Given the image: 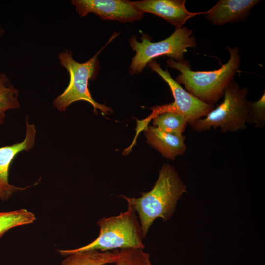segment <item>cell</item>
<instances>
[{
	"label": "cell",
	"mask_w": 265,
	"mask_h": 265,
	"mask_svg": "<svg viewBox=\"0 0 265 265\" xmlns=\"http://www.w3.org/2000/svg\"><path fill=\"white\" fill-rule=\"evenodd\" d=\"M72 5L81 17L90 13L102 19L114 20L120 22H133L139 20L144 13L127 0H71Z\"/></svg>",
	"instance_id": "ba28073f"
},
{
	"label": "cell",
	"mask_w": 265,
	"mask_h": 265,
	"mask_svg": "<svg viewBox=\"0 0 265 265\" xmlns=\"http://www.w3.org/2000/svg\"><path fill=\"white\" fill-rule=\"evenodd\" d=\"M186 192V186L172 165L164 164L153 187L143 192L139 198L120 197L137 212L141 231L144 238L151 226L158 218L164 221L173 215L178 200Z\"/></svg>",
	"instance_id": "6da1fadb"
},
{
	"label": "cell",
	"mask_w": 265,
	"mask_h": 265,
	"mask_svg": "<svg viewBox=\"0 0 265 265\" xmlns=\"http://www.w3.org/2000/svg\"><path fill=\"white\" fill-rule=\"evenodd\" d=\"M118 249L101 251L97 250H58V252L66 258L61 265H105L114 263Z\"/></svg>",
	"instance_id": "4fadbf2b"
},
{
	"label": "cell",
	"mask_w": 265,
	"mask_h": 265,
	"mask_svg": "<svg viewBox=\"0 0 265 265\" xmlns=\"http://www.w3.org/2000/svg\"><path fill=\"white\" fill-rule=\"evenodd\" d=\"M259 0H220L209 10L205 17L215 25L235 23L246 19Z\"/></svg>",
	"instance_id": "8fae6325"
},
{
	"label": "cell",
	"mask_w": 265,
	"mask_h": 265,
	"mask_svg": "<svg viewBox=\"0 0 265 265\" xmlns=\"http://www.w3.org/2000/svg\"><path fill=\"white\" fill-rule=\"evenodd\" d=\"M150 254L144 249L128 248L118 250L115 265H152Z\"/></svg>",
	"instance_id": "e0dca14e"
},
{
	"label": "cell",
	"mask_w": 265,
	"mask_h": 265,
	"mask_svg": "<svg viewBox=\"0 0 265 265\" xmlns=\"http://www.w3.org/2000/svg\"><path fill=\"white\" fill-rule=\"evenodd\" d=\"M250 109L249 123L255 124L256 128H261L265 124V92L260 98L249 102Z\"/></svg>",
	"instance_id": "ac0fdd59"
},
{
	"label": "cell",
	"mask_w": 265,
	"mask_h": 265,
	"mask_svg": "<svg viewBox=\"0 0 265 265\" xmlns=\"http://www.w3.org/2000/svg\"><path fill=\"white\" fill-rule=\"evenodd\" d=\"M26 123V136L22 142L0 147V199L2 201L9 199L14 193L33 186L20 188L10 184L8 181L10 166L16 156L22 151L32 149L35 144L37 133L35 125L29 123L27 116Z\"/></svg>",
	"instance_id": "9c48e42d"
},
{
	"label": "cell",
	"mask_w": 265,
	"mask_h": 265,
	"mask_svg": "<svg viewBox=\"0 0 265 265\" xmlns=\"http://www.w3.org/2000/svg\"><path fill=\"white\" fill-rule=\"evenodd\" d=\"M36 219L32 212L24 208L0 212V238L9 230L17 226L32 224Z\"/></svg>",
	"instance_id": "9a60e30c"
},
{
	"label": "cell",
	"mask_w": 265,
	"mask_h": 265,
	"mask_svg": "<svg viewBox=\"0 0 265 265\" xmlns=\"http://www.w3.org/2000/svg\"><path fill=\"white\" fill-rule=\"evenodd\" d=\"M193 31L186 27L176 29L166 39L157 42H152L150 37L142 34L141 42L135 36L129 40L130 46L136 52L129 67L131 75L141 72L148 62L154 58L165 55L176 61L184 60V54L187 48L196 47V39L192 36Z\"/></svg>",
	"instance_id": "8992f818"
},
{
	"label": "cell",
	"mask_w": 265,
	"mask_h": 265,
	"mask_svg": "<svg viewBox=\"0 0 265 265\" xmlns=\"http://www.w3.org/2000/svg\"><path fill=\"white\" fill-rule=\"evenodd\" d=\"M248 89L241 88L232 80L224 91V100L204 118L196 121L191 126L196 131L202 132L211 127H220L221 131L235 132L245 129L250 121Z\"/></svg>",
	"instance_id": "5b68a950"
},
{
	"label": "cell",
	"mask_w": 265,
	"mask_h": 265,
	"mask_svg": "<svg viewBox=\"0 0 265 265\" xmlns=\"http://www.w3.org/2000/svg\"><path fill=\"white\" fill-rule=\"evenodd\" d=\"M116 36L110 39L106 44L92 58L84 63L75 61L70 50L66 49L61 52L58 58L60 64L68 72L70 81L68 85L61 94L54 99L53 105L60 111H65L72 103L84 101L89 103L93 107L94 113L100 110L103 114H108L112 109L108 106L96 102L92 97L88 88L89 80H95L100 69L98 56L102 50L112 41Z\"/></svg>",
	"instance_id": "3957f363"
},
{
	"label": "cell",
	"mask_w": 265,
	"mask_h": 265,
	"mask_svg": "<svg viewBox=\"0 0 265 265\" xmlns=\"http://www.w3.org/2000/svg\"><path fill=\"white\" fill-rule=\"evenodd\" d=\"M143 131L147 143L167 159L174 160L187 149L182 134L167 133L153 126H148Z\"/></svg>",
	"instance_id": "7c38bea8"
},
{
	"label": "cell",
	"mask_w": 265,
	"mask_h": 265,
	"mask_svg": "<svg viewBox=\"0 0 265 265\" xmlns=\"http://www.w3.org/2000/svg\"><path fill=\"white\" fill-rule=\"evenodd\" d=\"M4 33V29L0 25V39Z\"/></svg>",
	"instance_id": "d6986e66"
},
{
	"label": "cell",
	"mask_w": 265,
	"mask_h": 265,
	"mask_svg": "<svg viewBox=\"0 0 265 265\" xmlns=\"http://www.w3.org/2000/svg\"><path fill=\"white\" fill-rule=\"evenodd\" d=\"M186 2V0H143L132 3L143 13L159 16L179 29L190 18L204 12L189 11L185 6Z\"/></svg>",
	"instance_id": "30bf717a"
},
{
	"label": "cell",
	"mask_w": 265,
	"mask_h": 265,
	"mask_svg": "<svg viewBox=\"0 0 265 265\" xmlns=\"http://www.w3.org/2000/svg\"><path fill=\"white\" fill-rule=\"evenodd\" d=\"M19 91L10 83L5 73H0V124H2L7 110L20 107L18 99Z\"/></svg>",
	"instance_id": "5bb4252c"
},
{
	"label": "cell",
	"mask_w": 265,
	"mask_h": 265,
	"mask_svg": "<svg viewBox=\"0 0 265 265\" xmlns=\"http://www.w3.org/2000/svg\"><path fill=\"white\" fill-rule=\"evenodd\" d=\"M97 223L99 227L98 237L76 250L104 252L128 248H145L140 223L135 210L131 206L128 205L126 211L119 215L101 218Z\"/></svg>",
	"instance_id": "277c9868"
},
{
	"label": "cell",
	"mask_w": 265,
	"mask_h": 265,
	"mask_svg": "<svg viewBox=\"0 0 265 265\" xmlns=\"http://www.w3.org/2000/svg\"><path fill=\"white\" fill-rule=\"evenodd\" d=\"M153 126L167 133L182 135L188 123L181 115L165 112L153 118Z\"/></svg>",
	"instance_id": "2e32d148"
},
{
	"label": "cell",
	"mask_w": 265,
	"mask_h": 265,
	"mask_svg": "<svg viewBox=\"0 0 265 265\" xmlns=\"http://www.w3.org/2000/svg\"><path fill=\"white\" fill-rule=\"evenodd\" d=\"M230 58L226 63L217 70L195 71L191 70L187 60H166L170 67L178 70L180 74L176 81L184 85L186 91L208 104H213L222 96L226 87L233 80L241 62L239 51L237 47H227Z\"/></svg>",
	"instance_id": "7a4b0ae2"
},
{
	"label": "cell",
	"mask_w": 265,
	"mask_h": 265,
	"mask_svg": "<svg viewBox=\"0 0 265 265\" xmlns=\"http://www.w3.org/2000/svg\"><path fill=\"white\" fill-rule=\"evenodd\" d=\"M147 65L167 83L174 101L169 104L152 107L151 114L145 119L138 121L137 125L140 129L143 130L148 126V123L153 118L165 112H174L181 115L191 126L214 108L213 104L204 102L184 89L172 79L168 70H163L155 60L150 61Z\"/></svg>",
	"instance_id": "52a82bcc"
}]
</instances>
